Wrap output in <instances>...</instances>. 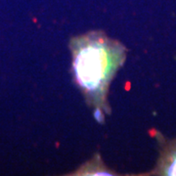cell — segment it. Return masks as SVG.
<instances>
[{"mask_svg":"<svg viewBox=\"0 0 176 176\" xmlns=\"http://www.w3.org/2000/svg\"><path fill=\"white\" fill-rule=\"evenodd\" d=\"M70 46L75 83L88 105L108 112V89L126 57L124 46L101 31L74 37Z\"/></svg>","mask_w":176,"mask_h":176,"instance_id":"1","label":"cell"},{"mask_svg":"<svg viewBox=\"0 0 176 176\" xmlns=\"http://www.w3.org/2000/svg\"><path fill=\"white\" fill-rule=\"evenodd\" d=\"M152 174L176 175V138L161 142L159 157Z\"/></svg>","mask_w":176,"mask_h":176,"instance_id":"2","label":"cell"},{"mask_svg":"<svg viewBox=\"0 0 176 176\" xmlns=\"http://www.w3.org/2000/svg\"><path fill=\"white\" fill-rule=\"evenodd\" d=\"M75 175H113L112 170L107 167L101 161L99 156H96L89 161L84 163L75 171Z\"/></svg>","mask_w":176,"mask_h":176,"instance_id":"3","label":"cell"}]
</instances>
